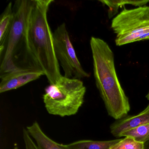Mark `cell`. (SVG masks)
<instances>
[{"label": "cell", "instance_id": "cell-10", "mask_svg": "<svg viewBox=\"0 0 149 149\" xmlns=\"http://www.w3.org/2000/svg\"><path fill=\"white\" fill-rule=\"evenodd\" d=\"M14 18L13 7L10 2L1 15L0 20V54H2Z\"/></svg>", "mask_w": 149, "mask_h": 149}, {"label": "cell", "instance_id": "cell-11", "mask_svg": "<svg viewBox=\"0 0 149 149\" xmlns=\"http://www.w3.org/2000/svg\"><path fill=\"white\" fill-rule=\"evenodd\" d=\"M120 139L108 141L81 140L68 144L63 145L65 149H110Z\"/></svg>", "mask_w": 149, "mask_h": 149}, {"label": "cell", "instance_id": "cell-17", "mask_svg": "<svg viewBox=\"0 0 149 149\" xmlns=\"http://www.w3.org/2000/svg\"><path fill=\"white\" fill-rule=\"evenodd\" d=\"M146 98H147V99L149 101V91H148V93H147V95H146Z\"/></svg>", "mask_w": 149, "mask_h": 149}, {"label": "cell", "instance_id": "cell-14", "mask_svg": "<svg viewBox=\"0 0 149 149\" xmlns=\"http://www.w3.org/2000/svg\"><path fill=\"white\" fill-rule=\"evenodd\" d=\"M110 149H144V143L138 142L130 137L120 139Z\"/></svg>", "mask_w": 149, "mask_h": 149}, {"label": "cell", "instance_id": "cell-7", "mask_svg": "<svg viewBox=\"0 0 149 149\" xmlns=\"http://www.w3.org/2000/svg\"><path fill=\"white\" fill-rule=\"evenodd\" d=\"M45 75L41 70L31 68L19 69L1 75L0 93L19 88Z\"/></svg>", "mask_w": 149, "mask_h": 149}, {"label": "cell", "instance_id": "cell-16", "mask_svg": "<svg viewBox=\"0 0 149 149\" xmlns=\"http://www.w3.org/2000/svg\"><path fill=\"white\" fill-rule=\"evenodd\" d=\"M144 149H149V140L144 143Z\"/></svg>", "mask_w": 149, "mask_h": 149}, {"label": "cell", "instance_id": "cell-5", "mask_svg": "<svg viewBox=\"0 0 149 149\" xmlns=\"http://www.w3.org/2000/svg\"><path fill=\"white\" fill-rule=\"evenodd\" d=\"M33 4V0H19L15 1L13 6L14 18L5 44L1 60V75L17 70L15 57L19 46L25 42L28 22Z\"/></svg>", "mask_w": 149, "mask_h": 149}, {"label": "cell", "instance_id": "cell-13", "mask_svg": "<svg viewBox=\"0 0 149 149\" xmlns=\"http://www.w3.org/2000/svg\"><path fill=\"white\" fill-rule=\"evenodd\" d=\"M121 137H130L138 142L144 143L149 140V124L125 132L122 134Z\"/></svg>", "mask_w": 149, "mask_h": 149}, {"label": "cell", "instance_id": "cell-3", "mask_svg": "<svg viewBox=\"0 0 149 149\" xmlns=\"http://www.w3.org/2000/svg\"><path fill=\"white\" fill-rule=\"evenodd\" d=\"M86 88L80 79L64 76L45 89L43 102L47 112L63 117L75 115L84 102Z\"/></svg>", "mask_w": 149, "mask_h": 149}, {"label": "cell", "instance_id": "cell-6", "mask_svg": "<svg viewBox=\"0 0 149 149\" xmlns=\"http://www.w3.org/2000/svg\"><path fill=\"white\" fill-rule=\"evenodd\" d=\"M54 39L56 56L64 71V76L80 80L88 77L89 74L83 68L76 54L65 23L55 30Z\"/></svg>", "mask_w": 149, "mask_h": 149}, {"label": "cell", "instance_id": "cell-1", "mask_svg": "<svg viewBox=\"0 0 149 149\" xmlns=\"http://www.w3.org/2000/svg\"><path fill=\"white\" fill-rule=\"evenodd\" d=\"M54 0H33L25 37V49L33 68L41 70L49 84L62 77L56 58L54 33L48 21L47 14Z\"/></svg>", "mask_w": 149, "mask_h": 149}, {"label": "cell", "instance_id": "cell-9", "mask_svg": "<svg viewBox=\"0 0 149 149\" xmlns=\"http://www.w3.org/2000/svg\"><path fill=\"white\" fill-rule=\"evenodd\" d=\"M26 129L31 137L35 140L39 149H65L63 144L58 143L49 137L36 121Z\"/></svg>", "mask_w": 149, "mask_h": 149}, {"label": "cell", "instance_id": "cell-2", "mask_svg": "<svg viewBox=\"0 0 149 149\" xmlns=\"http://www.w3.org/2000/svg\"><path fill=\"white\" fill-rule=\"evenodd\" d=\"M90 46L96 85L109 116L119 120L127 116L130 102L119 82L113 52L102 39L91 37Z\"/></svg>", "mask_w": 149, "mask_h": 149}, {"label": "cell", "instance_id": "cell-15", "mask_svg": "<svg viewBox=\"0 0 149 149\" xmlns=\"http://www.w3.org/2000/svg\"><path fill=\"white\" fill-rule=\"evenodd\" d=\"M23 136L26 149H39L26 129H23Z\"/></svg>", "mask_w": 149, "mask_h": 149}, {"label": "cell", "instance_id": "cell-4", "mask_svg": "<svg viewBox=\"0 0 149 149\" xmlns=\"http://www.w3.org/2000/svg\"><path fill=\"white\" fill-rule=\"evenodd\" d=\"M117 46L149 40V6L125 8L111 22Z\"/></svg>", "mask_w": 149, "mask_h": 149}, {"label": "cell", "instance_id": "cell-12", "mask_svg": "<svg viewBox=\"0 0 149 149\" xmlns=\"http://www.w3.org/2000/svg\"><path fill=\"white\" fill-rule=\"evenodd\" d=\"M104 5L109 7L108 15L109 18H112L117 13L119 8L124 6L125 5H130L136 7L143 6L149 3V1H100Z\"/></svg>", "mask_w": 149, "mask_h": 149}, {"label": "cell", "instance_id": "cell-8", "mask_svg": "<svg viewBox=\"0 0 149 149\" xmlns=\"http://www.w3.org/2000/svg\"><path fill=\"white\" fill-rule=\"evenodd\" d=\"M149 124V104L143 111L134 116H127L117 120L110 126L111 133L121 137L124 132L136 127Z\"/></svg>", "mask_w": 149, "mask_h": 149}]
</instances>
